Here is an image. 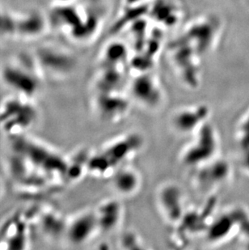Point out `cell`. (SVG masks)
Segmentation results:
<instances>
[{
  "instance_id": "obj_1",
  "label": "cell",
  "mask_w": 249,
  "mask_h": 250,
  "mask_svg": "<svg viewBox=\"0 0 249 250\" xmlns=\"http://www.w3.org/2000/svg\"><path fill=\"white\" fill-rule=\"evenodd\" d=\"M38 118L33 98L12 93L0 102V129L10 137L25 135Z\"/></svg>"
},
{
  "instance_id": "obj_2",
  "label": "cell",
  "mask_w": 249,
  "mask_h": 250,
  "mask_svg": "<svg viewBox=\"0 0 249 250\" xmlns=\"http://www.w3.org/2000/svg\"><path fill=\"white\" fill-rule=\"evenodd\" d=\"M19 62L3 65L0 71L1 81L12 89V93L34 98L41 88L42 72L39 68L33 69Z\"/></svg>"
},
{
  "instance_id": "obj_3",
  "label": "cell",
  "mask_w": 249,
  "mask_h": 250,
  "mask_svg": "<svg viewBox=\"0 0 249 250\" xmlns=\"http://www.w3.org/2000/svg\"><path fill=\"white\" fill-rule=\"evenodd\" d=\"M216 134L208 124L196 131L194 141L183 153V161L191 166H199L210 161L217 151Z\"/></svg>"
},
{
  "instance_id": "obj_4",
  "label": "cell",
  "mask_w": 249,
  "mask_h": 250,
  "mask_svg": "<svg viewBox=\"0 0 249 250\" xmlns=\"http://www.w3.org/2000/svg\"><path fill=\"white\" fill-rule=\"evenodd\" d=\"M34 60L42 73H48L53 77H61L70 72L73 62L68 54L51 45L38 48Z\"/></svg>"
},
{
  "instance_id": "obj_5",
  "label": "cell",
  "mask_w": 249,
  "mask_h": 250,
  "mask_svg": "<svg viewBox=\"0 0 249 250\" xmlns=\"http://www.w3.org/2000/svg\"><path fill=\"white\" fill-rule=\"evenodd\" d=\"M97 230L100 229L96 212L86 210L66 221L64 233L72 243L81 245L92 238Z\"/></svg>"
},
{
  "instance_id": "obj_6",
  "label": "cell",
  "mask_w": 249,
  "mask_h": 250,
  "mask_svg": "<svg viewBox=\"0 0 249 250\" xmlns=\"http://www.w3.org/2000/svg\"><path fill=\"white\" fill-rule=\"evenodd\" d=\"M160 192L159 203L166 219L169 221H178L182 219L183 196L178 187L173 185H166Z\"/></svg>"
},
{
  "instance_id": "obj_7",
  "label": "cell",
  "mask_w": 249,
  "mask_h": 250,
  "mask_svg": "<svg viewBox=\"0 0 249 250\" xmlns=\"http://www.w3.org/2000/svg\"><path fill=\"white\" fill-rule=\"evenodd\" d=\"M141 140L135 136L118 139L106 146L102 151L113 167L127 161L139 150Z\"/></svg>"
},
{
  "instance_id": "obj_8",
  "label": "cell",
  "mask_w": 249,
  "mask_h": 250,
  "mask_svg": "<svg viewBox=\"0 0 249 250\" xmlns=\"http://www.w3.org/2000/svg\"><path fill=\"white\" fill-rule=\"evenodd\" d=\"M208 109L204 106L189 107L176 113L173 124L181 132H196L206 124Z\"/></svg>"
},
{
  "instance_id": "obj_9",
  "label": "cell",
  "mask_w": 249,
  "mask_h": 250,
  "mask_svg": "<svg viewBox=\"0 0 249 250\" xmlns=\"http://www.w3.org/2000/svg\"><path fill=\"white\" fill-rule=\"evenodd\" d=\"M123 210L120 203L116 201L105 202L95 212L100 231H111L118 226L122 219Z\"/></svg>"
},
{
  "instance_id": "obj_10",
  "label": "cell",
  "mask_w": 249,
  "mask_h": 250,
  "mask_svg": "<svg viewBox=\"0 0 249 250\" xmlns=\"http://www.w3.org/2000/svg\"><path fill=\"white\" fill-rule=\"evenodd\" d=\"M113 185L118 193L123 195H131L140 187L139 172L132 167H124L115 172L113 179Z\"/></svg>"
},
{
  "instance_id": "obj_11",
  "label": "cell",
  "mask_w": 249,
  "mask_h": 250,
  "mask_svg": "<svg viewBox=\"0 0 249 250\" xmlns=\"http://www.w3.org/2000/svg\"><path fill=\"white\" fill-rule=\"evenodd\" d=\"M108 95H105L104 97H100L97 98L96 106L98 113L102 117L108 119L120 118L124 115L123 113H126L128 103L123 98L115 97V95L108 97Z\"/></svg>"
},
{
  "instance_id": "obj_12",
  "label": "cell",
  "mask_w": 249,
  "mask_h": 250,
  "mask_svg": "<svg viewBox=\"0 0 249 250\" xmlns=\"http://www.w3.org/2000/svg\"><path fill=\"white\" fill-rule=\"evenodd\" d=\"M133 93L137 100L147 106H156L160 103L161 95L158 90V87L153 83H144V81H139L134 85Z\"/></svg>"
},
{
  "instance_id": "obj_13",
  "label": "cell",
  "mask_w": 249,
  "mask_h": 250,
  "mask_svg": "<svg viewBox=\"0 0 249 250\" xmlns=\"http://www.w3.org/2000/svg\"><path fill=\"white\" fill-rule=\"evenodd\" d=\"M3 189H4V187H3V182H2V179L0 178V198L2 195L3 193Z\"/></svg>"
},
{
  "instance_id": "obj_14",
  "label": "cell",
  "mask_w": 249,
  "mask_h": 250,
  "mask_svg": "<svg viewBox=\"0 0 249 250\" xmlns=\"http://www.w3.org/2000/svg\"><path fill=\"white\" fill-rule=\"evenodd\" d=\"M57 1H59L60 3H62V4H64L65 2H68L69 0H57Z\"/></svg>"
}]
</instances>
